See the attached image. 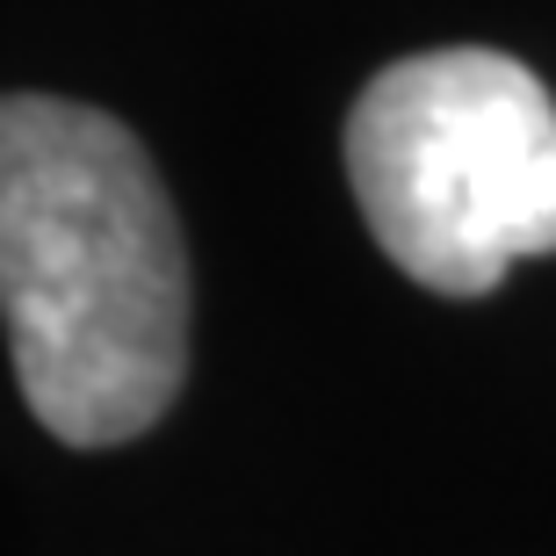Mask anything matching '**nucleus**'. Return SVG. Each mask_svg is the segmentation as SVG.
<instances>
[{
  "label": "nucleus",
  "instance_id": "nucleus-1",
  "mask_svg": "<svg viewBox=\"0 0 556 556\" xmlns=\"http://www.w3.org/2000/svg\"><path fill=\"white\" fill-rule=\"evenodd\" d=\"M0 326L29 413L73 448L138 441L181 397V225L102 109L0 94Z\"/></svg>",
  "mask_w": 556,
  "mask_h": 556
},
{
  "label": "nucleus",
  "instance_id": "nucleus-2",
  "mask_svg": "<svg viewBox=\"0 0 556 556\" xmlns=\"http://www.w3.org/2000/svg\"><path fill=\"white\" fill-rule=\"evenodd\" d=\"M348 181L376 247L433 296H484L556 253V102L506 51L383 65L348 116Z\"/></svg>",
  "mask_w": 556,
  "mask_h": 556
}]
</instances>
